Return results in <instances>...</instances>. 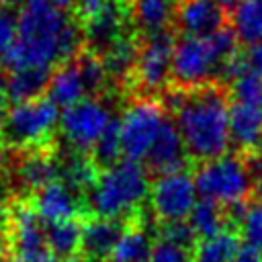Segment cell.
<instances>
[{"label":"cell","instance_id":"cell-1","mask_svg":"<svg viewBox=\"0 0 262 262\" xmlns=\"http://www.w3.org/2000/svg\"><path fill=\"white\" fill-rule=\"evenodd\" d=\"M166 111L182 135L192 162H209L227 156L229 139V92L221 82H207L190 90L166 86L160 94Z\"/></svg>","mask_w":262,"mask_h":262},{"label":"cell","instance_id":"cell-2","mask_svg":"<svg viewBox=\"0 0 262 262\" xmlns=\"http://www.w3.org/2000/svg\"><path fill=\"white\" fill-rule=\"evenodd\" d=\"M84 45L80 25L47 0H27L18 10V35L2 66L57 68L72 59Z\"/></svg>","mask_w":262,"mask_h":262},{"label":"cell","instance_id":"cell-3","mask_svg":"<svg viewBox=\"0 0 262 262\" xmlns=\"http://www.w3.org/2000/svg\"><path fill=\"white\" fill-rule=\"evenodd\" d=\"M147 168L141 162L121 160L119 164L100 172L94 188L88 192L86 205L90 217L123 219L143 209L149 194Z\"/></svg>","mask_w":262,"mask_h":262},{"label":"cell","instance_id":"cell-4","mask_svg":"<svg viewBox=\"0 0 262 262\" xmlns=\"http://www.w3.org/2000/svg\"><path fill=\"white\" fill-rule=\"evenodd\" d=\"M59 117V108L47 96L12 104L6 113L2 141L14 151L55 145Z\"/></svg>","mask_w":262,"mask_h":262},{"label":"cell","instance_id":"cell-5","mask_svg":"<svg viewBox=\"0 0 262 262\" xmlns=\"http://www.w3.org/2000/svg\"><path fill=\"white\" fill-rule=\"evenodd\" d=\"M192 180L196 192L203 199L215 201L219 205H231L254 196L250 168L237 154L203 162L194 168Z\"/></svg>","mask_w":262,"mask_h":262},{"label":"cell","instance_id":"cell-6","mask_svg":"<svg viewBox=\"0 0 262 262\" xmlns=\"http://www.w3.org/2000/svg\"><path fill=\"white\" fill-rule=\"evenodd\" d=\"M225 59L217 51L211 37H184L176 41L172 55L170 86L190 90L207 82H219Z\"/></svg>","mask_w":262,"mask_h":262},{"label":"cell","instance_id":"cell-7","mask_svg":"<svg viewBox=\"0 0 262 262\" xmlns=\"http://www.w3.org/2000/svg\"><path fill=\"white\" fill-rule=\"evenodd\" d=\"M176 47L174 29L141 35V49L129 92L137 96H160L170 84L172 55Z\"/></svg>","mask_w":262,"mask_h":262},{"label":"cell","instance_id":"cell-8","mask_svg":"<svg viewBox=\"0 0 262 262\" xmlns=\"http://www.w3.org/2000/svg\"><path fill=\"white\" fill-rule=\"evenodd\" d=\"M166 108L160 96H135L133 102L123 111L121 121V143L125 160H145L162 123L166 121Z\"/></svg>","mask_w":262,"mask_h":262},{"label":"cell","instance_id":"cell-9","mask_svg":"<svg viewBox=\"0 0 262 262\" xmlns=\"http://www.w3.org/2000/svg\"><path fill=\"white\" fill-rule=\"evenodd\" d=\"M2 246L14 256H39L47 252L45 223L37 215L31 196L16 194L4 209Z\"/></svg>","mask_w":262,"mask_h":262},{"label":"cell","instance_id":"cell-10","mask_svg":"<svg viewBox=\"0 0 262 262\" xmlns=\"http://www.w3.org/2000/svg\"><path fill=\"white\" fill-rule=\"evenodd\" d=\"M111 119V111L100 98L86 96L78 104L63 108L59 117V129L74 151L90 156L94 143L108 127Z\"/></svg>","mask_w":262,"mask_h":262},{"label":"cell","instance_id":"cell-11","mask_svg":"<svg viewBox=\"0 0 262 262\" xmlns=\"http://www.w3.org/2000/svg\"><path fill=\"white\" fill-rule=\"evenodd\" d=\"M149 205L158 223L186 221L196 205V186L188 172L164 174L149 186Z\"/></svg>","mask_w":262,"mask_h":262},{"label":"cell","instance_id":"cell-12","mask_svg":"<svg viewBox=\"0 0 262 262\" xmlns=\"http://www.w3.org/2000/svg\"><path fill=\"white\" fill-rule=\"evenodd\" d=\"M31 203L43 223H57V221H70V219L84 221L90 217V213H86L88 211L86 199L74 192L59 178L45 184L37 192H33Z\"/></svg>","mask_w":262,"mask_h":262},{"label":"cell","instance_id":"cell-13","mask_svg":"<svg viewBox=\"0 0 262 262\" xmlns=\"http://www.w3.org/2000/svg\"><path fill=\"white\" fill-rule=\"evenodd\" d=\"M225 25L227 12L217 0H176L174 29L184 37H209Z\"/></svg>","mask_w":262,"mask_h":262},{"label":"cell","instance_id":"cell-14","mask_svg":"<svg viewBox=\"0 0 262 262\" xmlns=\"http://www.w3.org/2000/svg\"><path fill=\"white\" fill-rule=\"evenodd\" d=\"M188 162H192L186 154L182 135L172 119H166L145 156V168L147 172H154L158 176L174 174V172H186Z\"/></svg>","mask_w":262,"mask_h":262},{"label":"cell","instance_id":"cell-15","mask_svg":"<svg viewBox=\"0 0 262 262\" xmlns=\"http://www.w3.org/2000/svg\"><path fill=\"white\" fill-rule=\"evenodd\" d=\"M14 176L23 196H31L45 184L57 180L59 160L55 156V145L18 151V158L14 162Z\"/></svg>","mask_w":262,"mask_h":262},{"label":"cell","instance_id":"cell-16","mask_svg":"<svg viewBox=\"0 0 262 262\" xmlns=\"http://www.w3.org/2000/svg\"><path fill=\"white\" fill-rule=\"evenodd\" d=\"M131 217H123V219L88 217V219H84L82 221V246H80V254L88 262H104L108 258V254L113 252V248L117 246V242L121 239V235L125 233Z\"/></svg>","mask_w":262,"mask_h":262},{"label":"cell","instance_id":"cell-17","mask_svg":"<svg viewBox=\"0 0 262 262\" xmlns=\"http://www.w3.org/2000/svg\"><path fill=\"white\" fill-rule=\"evenodd\" d=\"M131 18L129 14V2L127 0H111L94 18L84 23L82 37H84V47L102 53L115 39H119L125 31V23Z\"/></svg>","mask_w":262,"mask_h":262},{"label":"cell","instance_id":"cell-18","mask_svg":"<svg viewBox=\"0 0 262 262\" xmlns=\"http://www.w3.org/2000/svg\"><path fill=\"white\" fill-rule=\"evenodd\" d=\"M229 139L239 158L248 160L262 154V111L231 102L229 106Z\"/></svg>","mask_w":262,"mask_h":262},{"label":"cell","instance_id":"cell-19","mask_svg":"<svg viewBox=\"0 0 262 262\" xmlns=\"http://www.w3.org/2000/svg\"><path fill=\"white\" fill-rule=\"evenodd\" d=\"M139 49H141V35L125 31L119 39H115L100 53L111 82H115V84L123 86L125 90H129L133 74H135V68H137Z\"/></svg>","mask_w":262,"mask_h":262},{"label":"cell","instance_id":"cell-20","mask_svg":"<svg viewBox=\"0 0 262 262\" xmlns=\"http://www.w3.org/2000/svg\"><path fill=\"white\" fill-rule=\"evenodd\" d=\"M151 248L154 244L145 229V215L143 209H139L104 262H149Z\"/></svg>","mask_w":262,"mask_h":262},{"label":"cell","instance_id":"cell-21","mask_svg":"<svg viewBox=\"0 0 262 262\" xmlns=\"http://www.w3.org/2000/svg\"><path fill=\"white\" fill-rule=\"evenodd\" d=\"M84 94H88V92H86V86L82 82V76H80V70H78L74 57L59 63L57 68H53L45 96L57 108L59 106L70 108V106L78 104L80 100H84Z\"/></svg>","mask_w":262,"mask_h":262},{"label":"cell","instance_id":"cell-22","mask_svg":"<svg viewBox=\"0 0 262 262\" xmlns=\"http://www.w3.org/2000/svg\"><path fill=\"white\" fill-rule=\"evenodd\" d=\"M129 14L139 35H154L174 23V0H127Z\"/></svg>","mask_w":262,"mask_h":262},{"label":"cell","instance_id":"cell-23","mask_svg":"<svg viewBox=\"0 0 262 262\" xmlns=\"http://www.w3.org/2000/svg\"><path fill=\"white\" fill-rule=\"evenodd\" d=\"M51 72L49 68H23V70H14L8 80H6V92L4 96L12 102V104H20V102H29L35 98H41L49 86L51 80Z\"/></svg>","mask_w":262,"mask_h":262},{"label":"cell","instance_id":"cell-24","mask_svg":"<svg viewBox=\"0 0 262 262\" xmlns=\"http://www.w3.org/2000/svg\"><path fill=\"white\" fill-rule=\"evenodd\" d=\"M100 172L102 170L94 164V160L88 154L74 151L70 158L59 162V180L66 182L74 192H78L84 199L94 188Z\"/></svg>","mask_w":262,"mask_h":262},{"label":"cell","instance_id":"cell-25","mask_svg":"<svg viewBox=\"0 0 262 262\" xmlns=\"http://www.w3.org/2000/svg\"><path fill=\"white\" fill-rule=\"evenodd\" d=\"M45 244L47 252L61 262L78 256L82 246V219L45 223Z\"/></svg>","mask_w":262,"mask_h":262},{"label":"cell","instance_id":"cell-26","mask_svg":"<svg viewBox=\"0 0 262 262\" xmlns=\"http://www.w3.org/2000/svg\"><path fill=\"white\" fill-rule=\"evenodd\" d=\"M239 246V233L225 229L209 239H199L190 252V262H233Z\"/></svg>","mask_w":262,"mask_h":262},{"label":"cell","instance_id":"cell-27","mask_svg":"<svg viewBox=\"0 0 262 262\" xmlns=\"http://www.w3.org/2000/svg\"><path fill=\"white\" fill-rule=\"evenodd\" d=\"M188 223H190L196 239H209V237L229 229L223 205L209 201V199L196 201V205L192 207V211L188 215Z\"/></svg>","mask_w":262,"mask_h":262},{"label":"cell","instance_id":"cell-28","mask_svg":"<svg viewBox=\"0 0 262 262\" xmlns=\"http://www.w3.org/2000/svg\"><path fill=\"white\" fill-rule=\"evenodd\" d=\"M231 27L244 45L262 41V0H242L231 12Z\"/></svg>","mask_w":262,"mask_h":262},{"label":"cell","instance_id":"cell-29","mask_svg":"<svg viewBox=\"0 0 262 262\" xmlns=\"http://www.w3.org/2000/svg\"><path fill=\"white\" fill-rule=\"evenodd\" d=\"M74 61H76V66L80 70L82 82L86 86V92L90 96L98 98V94L104 90L106 82H111L108 74H106V68L102 63V55L82 45V49L74 55Z\"/></svg>","mask_w":262,"mask_h":262},{"label":"cell","instance_id":"cell-30","mask_svg":"<svg viewBox=\"0 0 262 262\" xmlns=\"http://www.w3.org/2000/svg\"><path fill=\"white\" fill-rule=\"evenodd\" d=\"M123 156V143H121V121L119 119H111L108 127L102 131V135L98 137V141L94 143L90 158L94 160V164L100 170H106L115 164L121 162Z\"/></svg>","mask_w":262,"mask_h":262},{"label":"cell","instance_id":"cell-31","mask_svg":"<svg viewBox=\"0 0 262 262\" xmlns=\"http://www.w3.org/2000/svg\"><path fill=\"white\" fill-rule=\"evenodd\" d=\"M237 233H239L242 244L252 246L262 252V201L254 196L250 199L246 215L237 227Z\"/></svg>","mask_w":262,"mask_h":262},{"label":"cell","instance_id":"cell-32","mask_svg":"<svg viewBox=\"0 0 262 262\" xmlns=\"http://www.w3.org/2000/svg\"><path fill=\"white\" fill-rule=\"evenodd\" d=\"M231 96L235 98V102L262 111V76L256 72L244 74L231 84Z\"/></svg>","mask_w":262,"mask_h":262},{"label":"cell","instance_id":"cell-33","mask_svg":"<svg viewBox=\"0 0 262 262\" xmlns=\"http://www.w3.org/2000/svg\"><path fill=\"white\" fill-rule=\"evenodd\" d=\"M156 235H158V239L170 242V244L180 246V248H184V250H188V252H192V248H194L196 242H199L188 221H168V223H158Z\"/></svg>","mask_w":262,"mask_h":262},{"label":"cell","instance_id":"cell-34","mask_svg":"<svg viewBox=\"0 0 262 262\" xmlns=\"http://www.w3.org/2000/svg\"><path fill=\"white\" fill-rule=\"evenodd\" d=\"M18 35V10L0 4V63L12 51Z\"/></svg>","mask_w":262,"mask_h":262},{"label":"cell","instance_id":"cell-35","mask_svg":"<svg viewBox=\"0 0 262 262\" xmlns=\"http://www.w3.org/2000/svg\"><path fill=\"white\" fill-rule=\"evenodd\" d=\"M149 262H190V252L170 242L156 239L149 254Z\"/></svg>","mask_w":262,"mask_h":262},{"label":"cell","instance_id":"cell-36","mask_svg":"<svg viewBox=\"0 0 262 262\" xmlns=\"http://www.w3.org/2000/svg\"><path fill=\"white\" fill-rule=\"evenodd\" d=\"M248 168H250V176H252V186H254V199L262 201V154L248 158L246 160Z\"/></svg>","mask_w":262,"mask_h":262},{"label":"cell","instance_id":"cell-37","mask_svg":"<svg viewBox=\"0 0 262 262\" xmlns=\"http://www.w3.org/2000/svg\"><path fill=\"white\" fill-rule=\"evenodd\" d=\"M246 57H248L250 70L262 76V41L256 43V45H250V47L246 49Z\"/></svg>","mask_w":262,"mask_h":262},{"label":"cell","instance_id":"cell-38","mask_svg":"<svg viewBox=\"0 0 262 262\" xmlns=\"http://www.w3.org/2000/svg\"><path fill=\"white\" fill-rule=\"evenodd\" d=\"M233 262H262V252L252 248V246L242 244L237 254H235V258H233Z\"/></svg>","mask_w":262,"mask_h":262},{"label":"cell","instance_id":"cell-39","mask_svg":"<svg viewBox=\"0 0 262 262\" xmlns=\"http://www.w3.org/2000/svg\"><path fill=\"white\" fill-rule=\"evenodd\" d=\"M10 262H61V260H57L55 256L45 252V254H39V256H14Z\"/></svg>","mask_w":262,"mask_h":262},{"label":"cell","instance_id":"cell-40","mask_svg":"<svg viewBox=\"0 0 262 262\" xmlns=\"http://www.w3.org/2000/svg\"><path fill=\"white\" fill-rule=\"evenodd\" d=\"M49 4H53V6H57L59 10H66V8H74V4H76V0H47Z\"/></svg>","mask_w":262,"mask_h":262},{"label":"cell","instance_id":"cell-41","mask_svg":"<svg viewBox=\"0 0 262 262\" xmlns=\"http://www.w3.org/2000/svg\"><path fill=\"white\" fill-rule=\"evenodd\" d=\"M217 2H219V4L225 8V12H233L242 0H217Z\"/></svg>","mask_w":262,"mask_h":262},{"label":"cell","instance_id":"cell-42","mask_svg":"<svg viewBox=\"0 0 262 262\" xmlns=\"http://www.w3.org/2000/svg\"><path fill=\"white\" fill-rule=\"evenodd\" d=\"M6 76H4V70H2V63H0V96L6 92Z\"/></svg>","mask_w":262,"mask_h":262},{"label":"cell","instance_id":"cell-43","mask_svg":"<svg viewBox=\"0 0 262 262\" xmlns=\"http://www.w3.org/2000/svg\"><path fill=\"white\" fill-rule=\"evenodd\" d=\"M4 121H6V111H4V104H0V141H2V131H4Z\"/></svg>","mask_w":262,"mask_h":262},{"label":"cell","instance_id":"cell-44","mask_svg":"<svg viewBox=\"0 0 262 262\" xmlns=\"http://www.w3.org/2000/svg\"><path fill=\"white\" fill-rule=\"evenodd\" d=\"M25 2H27V0H0V4H6V6H12V8H14V6H18V4L23 6Z\"/></svg>","mask_w":262,"mask_h":262},{"label":"cell","instance_id":"cell-45","mask_svg":"<svg viewBox=\"0 0 262 262\" xmlns=\"http://www.w3.org/2000/svg\"><path fill=\"white\" fill-rule=\"evenodd\" d=\"M4 166V147H2V141H0V170Z\"/></svg>","mask_w":262,"mask_h":262}]
</instances>
